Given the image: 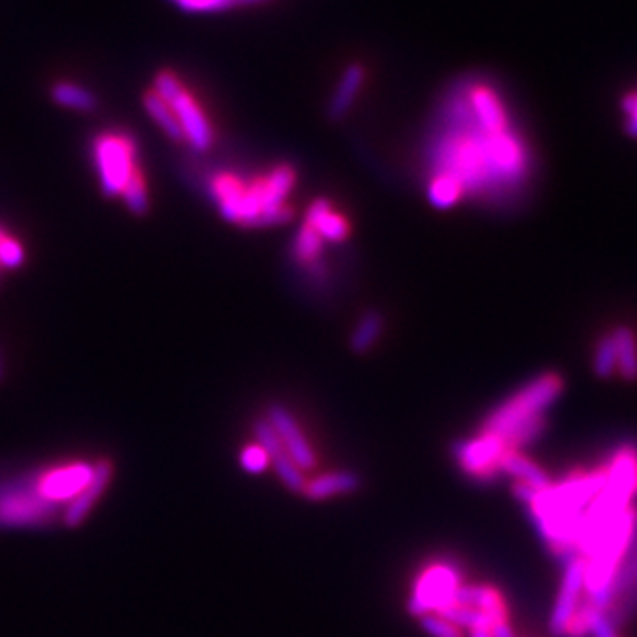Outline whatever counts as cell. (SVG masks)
<instances>
[{
    "label": "cell",
    "mask_w": 637,
    "mask_h": 637,
    "mask_svg": "<svg viewBox=\"0 0 637 637\" xmlns=\"http://www.w3.org/2000/svg\"><path fill=\"white\" fill-rule=\"evenodd\" d=\"M427 160L433 174L449 176L464 197L509 201L532 176V151L501 91L484 79L455 85L439 108Z\"/></svg>",
    "instance_id": "obj_1"
},
{
    "label": "cell",
    "mask_w": 637,
    "mask_h": 637,
    "mask_svg": "<svg viewBox=\"0 0 637 637\" xmlns=\"http://www.w3.org/2000/svg\"><path fill=\"white\" fill-rule=\"evenodd\" d=\"M604 468L573 472L559 484L538 491L528 503L536 530L563 561L578 555V538L588 507L604 489Z\"/></svg>",
    "instance_id": "obj_2"
},
{
    "label": "cell",
    "mask_w": 637,
    "mask_h": 637,
    "mask_svg": "<svg viewBox=\"0 0 637 637\" xmlns=\"http://www.w3.org/2000/svg\"><path fill=\"white\" fill-rule=\"evenodd\" d=\"M294 185L296 170L282 164L251 182L240 180L230 172H218L209 180V191L214 195L224 220L255 228L284 224L292 218L288 195Z\"/></svg>",
    "instance_id": "obj_3"
},
{
    "label": "cell",
    "mask_w": 637,
    "mask_h": 637,
    "mask_svg": "<svg viewBox=\"0 0 637 637\" xmlns=\"http://www.w3.org/2000/svg\"><path fill=\"white\" fill-rule=\"evenodd\" d=\"M563 393V381L555 373H544L528 381L501 402L484 422L482 431L497 435L507 449L520 451L536 441L546 429V410H549Z\"/></svg>",
    "instance_id": "obj_4"
},
{
    "label": "cell",
    "mask_w": 637,
    "mask_h": 637,
    "mask_svg": "<svg viewBox=\"0 0 637 637\" xmlns=\"http://www.w3.org/2000/svg\"><path fill=\"white\" fill-rule=\"evenodd\" d=\"M91 154H94L100 187L108 197L123 195L135 174L141 172L137 166V143L123 131L98 135Z\"/></svg>",
    "instance_id": "obj_5"
},
{
    "label": "cell",
    "mask_w": 637,
    "mask_h": 637,
    "mask_svg": "<svg viewBox=\"0 0 637 637\" xmlns=\"http://www.w3.org/2000/svg\"><path fill=\"white\" fill-rule=\"evenodd\" d=\"M462 586L464 580L458 565L451 561L429 563L416 575L408 611L418 619L424 615H443L455 604Z\"/></svg>",
    "instance_id": "obj_6"
},
{
    "label": "cell",
    "mask_w": 637,
    "mask_h": 637,
    "mask_svg": "<svg viewBox=\"0 0 637 637\" xmlns=\"http://www.w3.org/2000/svg\"><path fill=\"white\" fill-rule=\"evenodd\" d=\"M154 89L170 104L180 125L182 139L197 151H207L214 145V127H211L205 110L172 71H162L156 77Z\"/></svg>",
    "instance_id": "obj_7"
},
{
    "label": "cell",
    "mask_w": 637,
    "mask_h": 637,
    "mask_svg": "<svg viewBox=\"0 0 637 637\" xmlns=\"http://www.w3.org/2000/svg\"><path fill=\"white\" fill-rule=\"evenodd\" d=\"M94 468L96 464L71 462L40 470L36 472L38 491L54 507L65 505L67 509L85 491L91 476H94Z\"/></svg>",
    "instance_id": "obj_8"
},
{
    "label": "cell",
    "mask_w": 637,
    "mask_h": 637,
    "mask_svg": "<svg viewBox=\"0 0 637 637\" xmlns=\"http://www.w3.org/2000/svg\"><path fill=\"white\" fill-rule=\"evenodd\" d=\"M505 451L507 445L497 435L487 431L464 439L453 447L455 462L476 480H493L499 474V464Z\"/></svg>",
    "instance_id": "obj_9"
},
{
    "label": "cell",
    "mask_w": 637,
    "mask_h": 637,
    "mask_svg": "<svg viewBox=\"0 0 637 637\" xmlns=\"http://www.w3.org/2000/svg\"><path fill=\"white\" fill-rule=\"evenodd\" d=\"M584 565H586L584 557H571L565 561L561 588H559L553 613H551V621H549V627L553 635L557 637H565V631L571 619L580 613L584 604V596H586Z\"/></svg>",
    "instance_id": "obj_10"
},
{
    "label": "cell",
    "mask_w": 637,
    "mask_h": 637,
    "mask_svg": "<svg viewBox=\"0 0 637 637\" xmlns=\"http://www.w3.org/2000/svg\"><path fill=\"white\" fill-rule=\"evenodd\" d=\"M267 422L271 424V429L276 431L278 439L282 441L284 449L288 451L294 464L302 472L313 470L317 464V455H315V449L311 447L309 439L305 437V433L300 431L296 418L282 406H271Z\"/></svg>",
    "instance_id": "obj_11"
},
{
    "label": "cell",
    "mask_w": 637,
    "mask_h": 637,
    "mask_svg": "<svg viewBox=\"0 0 637 637\" xmlns=\"http://www.w3.org/2000/svg\"><path fill=\"white\" fill-rule=\"evenodd\" d=\"M604 476V489L631 505L637 495V447L631 443L621 445L604 466Z\"/></svg>",
    "instance_id": "obj_12"
},
{
    "label": "cell",
    "mask_w": 637,
    "mask_h": 637,
    "mask_svg": "<svg viewBox=\"0 0 637 637\" xmlns=\"http://www.w3.org/2000/svg\"><path fill=\"white\" fill-rule=\"evenodd\" d=\"M255 437H257V443L267 451L269 464H273V468H276L278 476L282 478L286 487L290 491H296V493L305 489L307 480H305V476H302V470L294 464V460L290 458L282 441L278 439L276 431L271 429V424L267 420H259L255 424Z\"/></svg>",
    "instance_id": "obj_13"
},
{
    "label": "cell",
    "mask_w": 637,
    "mask_h": 637,
    "mask_svg": "<svg viewBox=\"0 0 637 637\" xmlns=\"http://www.w3.org/2000/svg\"><path fill=\"white\" fill-rule=\"evenodd\" d=\"M455 604L470 606V609L482 613L487 617L493 627L497 623L509 621V611L503 594L493 586H480V584H464L455 598Z\"/></svg>",
    "instance_id": "obj_14"
},
{
    "label": "cell",
    "mask_w": 637,
    "mask_h": 637,
    "mask_svg": "<svg viewBox=\"0 0 637 637\" xmlns=\"http://www.w3.org/2000/svg\"><path fill=\"white\" fill-rule=\"evenodd\" d=\"M110 478H112V464L106 460L98 462L94 468V476H91L85 491L63 513V522L67 526H79L87 518L89 511L94 509V505L98 503V499L106 491Z\"/></svg>",
    "instance_id": "obj_15"
},
{
    "label": "cell",
    "mask_w": 637,
    "mask_h": 637,
    "mask_svg": "<svg viewBox=\"0 0 637 637\" xmlns=\"http://www.w3.org/2000/svg\"><path fill=\"white\" fill-rule=\"evenodd\" d=\"M499 472L511 476L513 482L526 484V487H530L534 491H542L546 487H551L549 474H546L536 462L526 458L524 453L515 451V449H507L503 453L501 464H499Z\"/></svg>",
    "instance_id": "obj_16"
},
{
    "label": "cell",
    "mask_w": 637,
    "mask_h": 637,
    "mask_svg": "<svg viewBox=\"0 0 637 637\" xmlns=\"http://www.w3.org/2000/svg\"><path fill=\"white\" fill-rule=\"evenodd\" d=\"M305 224H309L323 240H331V242H340L350 234V226L346 218L338 214V211L333 209L331 203L325 199H319L309 207Z\"/></svg>",
    "instance_id": "obj_17"
},
{
    "label": "cell",
    "mask_w": 637,
    "mask_h": 637,
    "mask_svg": "<svg viewBox=\"0 0 637 637\" xmlns=\"http://www.w3.org/2000/svg\"><path fill=\"white\" fill-rule=\"evenodd\" d=\"M356 489H358V478L352 472H329L309 480L305 484V489H302V493L313 501H323L336 495L352 493Z\"/></svg>",
    "instance_id": "obj_18"
},
{
    "label": "cell",
    "mask_w": 637,
    "mask_h": 637,
    "mask_svg": "<svg viewBox=\"0 0 637 637\" xmlns=\"http://www.w3.org/2000/svg\"><path fill=\"white\" fill-rule=\"evenodd\" d=\"M617 346V375L625 381L637 379V336L631 327H617L611 331Z\"/></svg>",
    "instance_id": "obj_19"
},
{
    "label": "cell",
    "mask_w": 637,
    "mask_h": 637,
    "mask_svg": "<svg viewBox=\"0 0 637 637\" xmlns=\"http://www.w3.org/2000/svg\"><path fill=\"white\" fill-rule=\"evenodd\" d=\"M362 83H364V69L360 65L348 67L344 77H342V81H340V85H338L336 96H333L331 106H329V114L333 118H342L352 108Z\"/></svg>",
    "instance_id": "obj_20"
},
{
    "label": "cell",
    "mask_w": 637,
    "mask_h": 637,
    "mask_svg": "<svg viewBox=\"0 0 637 637\" xmlns=\"http://www.w3.org/2000/svg\"><path fill=\"white\" fill-rule=\"evenodd\" d=\"M143 106L147 110V114L156 120L158 127L168 135L172 137L174 141H185L182 139V131H180V125L178 120L170 108V104L158 94L156 89H149L147 94L143 96Z\"/></svg>",
    "instance_id": "obj_21"
},
{
    "label": "cell",
    "mask_w": 637,
    "mask_h": 637,
    "mask_svg": "<svg viewBox=\"0 0 637 637\" xmlns=\"http://www.w3.org/2000/svg\"><path fill=\"white\" fill-rule=\"evenodd\" d=\"M52 100L63 106V108H71V110H79V112H89L96 108V96L91 94L89 89L71 83V81H60L52 87Z\"/></svg>",
    "instance_id": "obj_22"
},
{
    "label": "cell",
    "mask_w": 637,
    "mask_h": 637,
    "mask_svg": "<svg viewBox=\"0 0 637 637\" xmlns=\"http://www.w3.org/2000/svg\"><path fill=\"white\" fill-rule=\"evenodd\" d=\"M427 195H429L431 205L437 209H449L464 199V193H462L458 182L451 180L449 176H441V174H433L429 178Z\"/></svg>",
    "instance_id": "obj_23"
},
{
    "label": "cell",
    "mask_w": 637,
    "mask_h": 637,
    "mask_svg": "<svg viewBox=\"0 0 637 637\" xmlns=\"http://www.w3.org/2000/svg\"><path fill=\"white\" fill-rule=\"evenodd\" d=\"M383 331V317L379 313H367L360 323L356 325L354 333H352V340H350V346L354 352H367L373 348V344L379 340Z\"/></svg>",
    "instance_id": "obj_24"
},
{
    "label": "cell",
    "mask_w": 637,
    "mask_h": 637,
    "mask_svg": "<svg viewBox=\"0 0 637 637\" xmlns=\"http://www.w3.org/2000/svg\"><path fill=\"white\" fill-rule=\"evenodd\" d=\"M25 263V249L21 240L13 236L5 226H0V278L7 271H15Z\"/></svg>",
    "instance_id": "obj_25"
},
{
    "label": "cell",
    "mask_w": 637,
    "mask_h": 637,
    "mask_svg": "<svg viewBox=\"0 0 637 637\" xmlns=\"http://www.w3.org/2000/svg\"><path fill=\"white\" fill-rule=\"evenodd\" d=\"M594 373L602 379L617 375V346L613 333H606L604 338H600L594 350Z\"/></svg>",
    "instance_id": "obj_26"
},
{
    "label": "cell",
    "mask_w": 637,
    "mask_h": 637,
    "mask_svg": "<svg viewBox=\"0 0 637 637\" xmlns=\"http://www.w3.org/2000/svg\"><path fill=\"white\" fill-rule=\"evenodd\" d=\"M321 247L323 238L309 224H305L294 240V257L300 263H315L321 255Z\"/></svg>",
    "instance_id": "obj_27"
},
{
    "label": "cell",
    "mask_w": 637,
    "mask_h": 637,
    "mask_svg": "<svg viewBox=\"0 0 637 637\" xmlns=\"http://www.w3.org/2000/svg\"><path fill=\"white\" fill-rule=\"evenodd\" d=\"M123 199L129 205V209L137 216H143L145 211L149 209V195L145 189V180L139 174H135V178L129 182V187L123 191Z\"/></svg>",
    "instance_id": "obj_28"
},
{
    "label": "cell",
    "mask_w": 637,
    "mask_h": 637,
    "mask_svg": "<svg viewBox=\"0 0 637 637\" xmlns=\"http://www.w3.org/2000/svg\"><path fill=\"white\" fill-rule=\"evenodd\" d=\"M420 625L431 637H464V629L441 615H424L420 617Z\"/></svg>",
    "instance_id": "obj_29"
},
{
    "label": "cell",
    "mask_w": 637,
    "mask_h": 637,
    "mask_svg": "<svg viewBox=\"0 0 637 637\" xmlns=\"http://www.w3.org/2000/svg\"><path fill=\"white\" fill-rule=\"evenodd\" d=\"M240 464L251 474H261L269 466V455L259 443L247 445L240 453Z\"/></svg>",
    "instance_id": "obj_30"
},
{
    "label": "cell",
    "mask_w": 637,
    "mask_h": 637,
    "mask_svg": "<svg viewBox=\"0 0 637 637\" xmlns=\"http://www.w3.org/2000/svg\"><path fill=\"white\" fill-rule=\"evenodd\" d=\"M172 3L189 13H216L236 5V0H172Z\"/></svg>",
    "instance_id": "obj_31"
},
{
    "label": "cell",
    "mask_w": 637,
    "mask_h": 637,
    "mask_svg": "<svg viewBox=\"0 0 637 637\" xmlns=\"http://www.w3.org/2000/svg\"><path fill=\"white\" fill-rule=\"evenodd\" d=\"M621 108H623V112H625V127H627V133L637 139V89L627 91V94L623 96Z\"/></svg>",
    "instance_id": "obj_32"
},
{
    "label": "cell",
    "mask_w": 637,
    "mask_h": 637,
    "mask_svg": "<svg viewBox=\"0 0 637 637\" xmlns=\"http://www.w3.org/2000/svg\"><path fill=\"white\" fill-rule=\"evenodd\" d=\"M491 635L493 637H515L509 621H503V623H497L493 629H491Z\"/></svg>",
    "instance_id": "obj_33"
},
{
    "label": "cell",
    "mask_w": 637,
    "mask_h": 637,
    "mask_svg": "<svg viewBox=\"0 0 637 637\" xmlns=\"http://www.w3.org/2000/svg\"><path fill=\"white\" fill-rule=\"evenodd\" d=\"M470 637H493L491 631H468Z\"/></svg>",
    "instance_id": "obj_34"
},
{
    "label": "cell",
    "mask_w": 637,
    "mask_h": 637,
    "mask_svg": "<svg viewBox=\"0 0 637 637\" xmlns=\"http://www.w3.org/2000/svg\"><path fill=\"white\" fill-rule=\"evenodd\" d=\"M236 3H259V0H236Z\"/></svg>",
    "instance_id": "obj_35"
},
{
    "label": "cell",
    "mask_w": 637,
    "mask_h": 637,
    "mask_svg": "<svg viewBox=\"0 0 637 637\" xmlns=\"http://www.w3.org/2000/svg\"><path fill=\"white\" fill-rule=\"evenodd\" d=\"M0 377H3V362H0Z\"/></svg>",
    "instance_id": "obj_36"
}]
</instances>
